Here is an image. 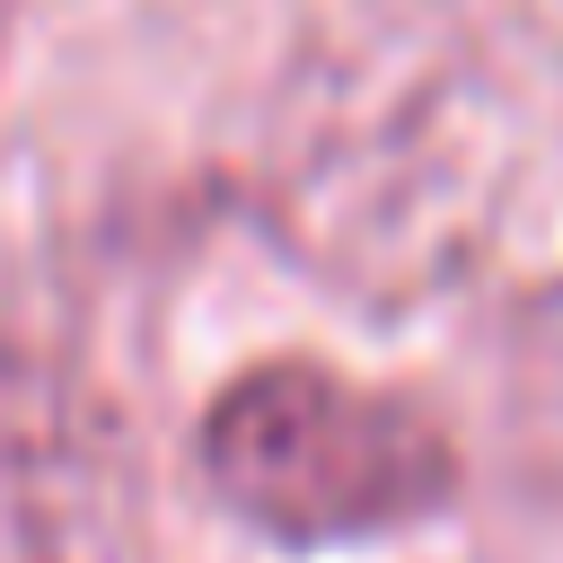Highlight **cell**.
<instances>
[{
    "mask_svg": "<svg viewBox=\"0 0 563 563\" xmlns=\"http://www.w3.org/2000/svg\"><path fill=\"white\" fill-rule=\"evenodd\" d=\"M202 475L246 528L343 545L431 519L457 484V457L422 405L325 361H264L202 413Z\"/></svg>",
    "mask_w": 563,
    "mask_h": 563,
    "instance_id": "1",
    "label": "cell"
},
{
    "mask_svg": "<svg viewBox=\"0 0 563 563\" xmlns=\"http://www.w3.org/2000/svg\"><path fill=\"white\" fill-rule=\"evenodd\" d=\"M0 563H114V484L53 369L0 343Z\"/></svg>",
    "mask_w": 563,
    "mask_h": 563,
    "instance_id": "2",
    "label": "cell"
},
{
    "mask_svg": "<svg viewBox=\"0 0 563 563\" xmlns=\"http://www.w3.org/2000/svg\"><path fill=\"white\" fill-rule=\"evenodd\" d=\"M0 44H9V0H0Z\"/></svg>",
    "mask_w": 563,
    "mask_h": 563,
    "instance_id": "3",
    "label": "cell"
}]
</instances>
